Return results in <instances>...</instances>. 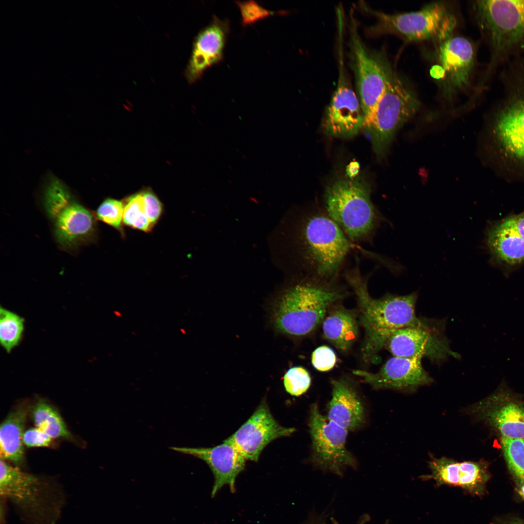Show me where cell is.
<instances>
[{
	"label": "cell",
	"mask_w": 524,
	"mask_h": 524,
	"mask_svg": "<svg viewBox=\"0 0 524 524\" xmlns=\"http://www.w3.org/2000/svg\"><path fill=\"white\" fill-rule=\"evenodd\" d=\"M501 96L486 115L482 132L484 160L508 182L524 181V57L499 70Z\"/></svg>",
	"instance_id": "6da1fadb"
},
{
	"label": "cell",
	"mask_w": 524,
	"mask_h": 524,
	"mask_svg": "<svg viewBox=\"0 0 524 524\" xmlns=\"http://www.w3.org/2000/svg\"><path fill=\"white\" fill-rule=\"evenodd\" d=\"M293 278L340 283L349 256L361 249L351 242L323 208L294 213L286 231Z\"/></svg>",
	"instance_id": "7a4b0ae2"
},
{
	"label": "cell",
	"mask_w": 524,
	"mask_h": 524,
	"mask_svg": "<svg viewBox=\"0 0 524 524\" xmlns=\"http://www.w3.org/2000/svg\"><path fill=\"white\" fill-rule=\"evenodd\" d=\"M355 260V265L344 271L343 278L359 303L360 324L364 332L362 357L366 361H373L393 331L422 325L426 319L420 318L416 314V293L403 295L388 293L378 298L372 297L367 288L368 277L360 272L358 256Z\"/></svg>",
	"instance_id": "3957f363"
},
{
	"label": "cell",
	"mask_w": 524,
	"mask_h": 524,
	"mask_svg": "<svg viewBox=\"0 0 524 524\" xmlns=\"http://www.w3.org/2000/svg\"><path fill=\"white\" fill-rule=\"evenodd\" d=\"M474 17L489 51V60L477 84L479 94L489 89L500 68L524 57V0H478Z\"/></svg>",
	"instance_id": "277c9868"
},
{
	"label": "cell",
	"mask_w": 524,
	"mask_h": 524,
	"mask_svg": "<svg viewBox=\"0 0 524 524\" xmlns=\"http://www.w3.org/2000/svg\"><path fill=\"white\" fill-rule=\"evenodd\" d=\"M347 295L341 283L292 279L278 296L272 321L276 330L294 336L306 335L325 318L328 309Z\"/></svg>",
	"instance_id": "5b68a950"
},
{
	"label": "cell",
	"mask_w": 524,
	"mask_h": 524,
	"mask_svg": "<svg viewBox=\"0 0 524 524\" xmlns=\"http://www.w3.org/2000/svg\"><path fill=\"white\" fill-rule=\"evenodd\" d=\"M1 498L9 501L24 524H57L66 494L55 482L0 459Z\"/></svg>",
	"instance_id": "8992f818"
},
{
	"label": "cell",
	"mask_w": 524,
	"mask_h": 524,
	"mask_svg": "<svg viewBox=\"0 0 524 524\" xmlns=\"http://www.w3.org/2000/svg\"><path fill=\"white\" fill-rule=\"evenodd\" d=\"M324 210L355 244L370 243L384 218L373 205L370 191L357 180L341 179L328 186Z\"/></svg>",
	"instance_id": "52a82bcc"
},
{
	"label": "cell",
	"mask_w": 524,
	"mask_h": 524,
	"mask_svg": "<svg viewBox=\"0 0 524 524\" xmlns=\"http://www.w3.org/2000/svg\"><path fill=\"white\" fill-rule=\"evenodd\" d=\"M361 5L377 20L366 29L368 36L393 34L408 41L439 43L452 36L457 25L455 15L442 2L430 3L417 11L395 14L374 10L365 4Z\"/></svg>",
	"instance_id": "ba28073f"
},
{
	"label": "cell",
	"mask_w": 524,
	"mask_h": 524,
	"mask_svg": "<svg viewBox=\"0 0 524 524\" xmlns=\"http://www.w3.org/2000/svg\"><path fill=\"white\" fill-rule=\"evenodd\" d=\"M44 209L59 247L69 252L96 243L98 229L94 212L76 200L61 184L46 190Z\"/></svg>",
	"instance_id": "9c48e42d"
},
{
	"label": "cell",
	"mask_w": 524,
	"mask_h": 524,
	"mask_svg": "<svg viewBox=\"0 0 524 524\" xmlns=\"http://www.w3.org/2000/svg\"><path fill=\"white\" fill-rule=\"evenodd\" d=\"M349 27V58L364 117L372 111L395 74L385 54L362 40L353 15Z\"/></svg>",
	"instance_id": "30bf717a"
},
{
	"label": "cell",
	"mask_w": 524,
	"mask_h": 524,
	"mask_svg": "<svg viewBox=\"0 0 524 524\" xmlns=\"http://www.w3.org/2000/svg\"><path fill=\"white\" fill-rule=\"evenodd\" d=\"M419 107L415 94L395 74L372 111L364 117L363 128L371 133L377 153L385 152L396 131Z\"/></svg>",
	"instance_id": "8fae6325"
},
{
	"label": "cell",
	"mask_w": 524,
	"mask_h": 524,
	"mask_svg": "<svg viewBox=\"0 0 524 524\" xmlns=\"http://www.w3.org/2000/svg\"><path fill=\"white\" fill-rule=\"evenodd\" d=\"M438 44L435 75L444 97L451 99L472 86L477 64L476 46L465 37L453 35Z\"/></svg>",
	"instance_id": "7c38bea8"
},
{
	"label": "cell",
	"mask_w": 524,
	"mask_h": 524,
	"mask_svg": "<svg viewBox=\"0 0 524 524\" xmlns=\"http://www.w3.org/2000/svg\"><path fill=\"white\" fill-rule=\"evenodd\" d=\"M309 423L315 466L338 475L345 467L356 468V461L345 446L346 429L323 415L316 403L311 406Z\"/></svg>",
	"instance_id": "4fadbf2b"
},
{
	"label": "cell",
	"mask_w": 524,
	"mask_h": 524,
	"mask_svg": "<svg viewBox=\"0 0 524 524\" xmlns=\"http://www.w3.org/2000/svg\"><path fill=\"white\" fill-rule=\"evenodd\" d=\"M441 323L426 319L422 325L395 330L384 346L394 357H426L435 362L443 361L450 356L458 358V355L451 349Z\"/></svg>",
	"instance_id": "5bb4252c"
},
{
	"label": "cell",
	"mask_w": 524,
	"mask_h": 524,
	"mask_svg": "<svg viewBox=\"0 0 524 524\" xmlns=\"http://www.w3.org/2000/svg\"><path fill=\"white\" fill-rule=\"evenodd\" d=\"M464 412L486 423L501 436L524 439V402L505 386L469 406Z\"/></svg>",
	"instance_id": "9a60e30c"
},
{
	"label": "cell",
	"mask_w": 524,
	"mask_h": 524,
	"mask_svg": "<svg viewBox=\"0 0 524 524\" xmlns=\"http://www.w3.org/2000/svg\"><path fill=\"white\" fill-rule=\"evenodd\" d=\"M340 58L338 83L326 110L324 128L331 136L345 138L363 128L364 115L344 71L342 56Z\"/></svg>",
	"instance_id": "2e32d148"
},
{
	"label": "cell",
	"mask_w": 524,
	"mask_h": 524,
	"mask_svg": "<svg viewBox=\"0 0 524 524\" xmlns=\"http://www.w3.org/2000/svg\"><path fill=\"white\" fill-rule=\"evenodd\" d=\"M428 467L430 473L421 476L422 480H432L435 485L458 487L473 495L481 496L490 478L488 465L485 461H458L442 457L429 455Z\"/></svg>",
	"instance_id": "e0dca14e"
},
{
	"label": "cell",
	"mask_w": 524,
	"mask_h": 524,
	"mask_svg": "<svg viewBox=\"0 0 524 524\" xmlns=\"http://www.w3.org/2000/svg\"><path fill=\"white\" fill-rule=\"evenodd\" d=\"M422 359L393 356L377 373L357 370H353V373L375 389H391L412 393L434 381L423 367Z\"/></svg>",
	"instance_id": "ac0fdd59"
},
{
	"label": "cell",
	"mask_w": 524,
	"mask_h": 524,
	"mask_svg": "<svg viewBox=\"0 0 524 524\" xmlns=\"http://www.w3.org/2000/svg\"><path fill=\"white\" fill-rule=\"evenodd\" d=\"M295 429L281 426L263 400L250 417L229 438L246 460L257 461L265 447L273 440L291 435Z\"/></svg>",
	"instance_id": "d6986e66"
},
{
	"label": "cell",
	"mask_w": 524,
	"mask_h": 524,
	"mask_svg": "<svg viewBox=\"0 0 524 524\" xmlns=\"http://www.w3.org/2000/svg\"><path fill=\"white\" fill-rule=\"evenodd\" d=\"M181 453L192 455L204 460L214 476L212 497L225 485L231 492L235 491V480L244 470L246 459L228 438L222 443L210 448L172 447Z\"/></svg>",
	"instance_id": "ffe728a7"
},
{
	"label": "cell",
	"mask_w": 524,
	"mask_h": 524,
	"mask_svg": "<svg viewBox=\"0 0 524 524\" xmlns=\"http://www.w3.org/2000/svg\"><path fill=\"white\" fill-rule=\"evenodd\" d=\"M229 29L228 21L214 16L210 25L198 34L187 70L190 82L198 79L207 68L222 60Z\"/></svg>",
	"instance_id": "44dd1931"
},
{
	"label": "cell",
	"mask_w": 524,
	"mask_h": 524,
	"mask_svg": "<svg viewBox=\"0 0 524 524\" xmlns=\"http://www.w3.org/2000/svg\"><path fill=\"white\" fill-rule=\"evenodd\" d=\"M332 398L327 418L348 430L361 427L365 422L363 403L353 386L346 380H333Z\"/></svg>",
	"instance_id": "7402d4cb"
},
{
	"label": "cell",
	"mask_w": 524,
	"mask_h": 524,
	"mask_svg": "<svg viewBox=\"0 0 524 524\" xmlns=\"http://www.w3.org/2000/svg\"><path fill=\"white\" fill-rule=\"evenodd\" d=\"M487 245L492 257L501 264L513 266L524 262V240L516 229L513 215L490 227Z\"/></svg>",
	"instance_id": "603a6c76"
},
{
	"label": "cell",
	"mask_w": 524,
	"mask_h": 524,
	"mask_svg": "<svg viewBox=\"0 0 524 524\" xmlns=\"http://www.w3.org/2000/svg\"><path fill=\"white\" fill-rule=\"evenodd\" d=\"M28 408L19 405L11 411L0 425V459L15 464L22 462L24 458L23 437L26 421Z\"/></svg>",
	"instance_id": "cb8c5ba5"
},
{
	"label": "cell",
	"mask_w": 524,
	"mask_h": 524,
	"mask_svg": "<svg viewBox=\"0 0 524 524\" xmlns=\"http://www.w3.org/2000/svg\"><path fill=\"white\" fill-rule=\"evenodd\" d=\"M323 322L325 337L337 348L347 350L356 340L359 328L353 312L338 308L332 311Z\"/></svg>",
	"instance_id": "d4e9b609"
},
{
	"label": "cell",
	"mask_w": 524,
	"mask_h": 524,
	"mask_svg": "<svg viewBox=\"0 0 524 524\" xmlns=\"http://www.w3.org/2000/svg\"><path fill=\"white\" fill-rule=\"evenodd\" d=\"M32 411L36 427L43 430L52 439L71 437L60 414L50 404L43 400H39L33 406Z\"/></svg>",
	"instance_id": "484cf974"
},
{
	"label": "cell",
	"mask_w": 524,
	"mask_h": 524,
	"mask_svg": "<svg viewBox=\"0 0 524 524\" xmlns=\"http://www.w3.org/2000/svg\"><path fill=\"white\" fill-rule=\"evenodd\" d=\"M24 330V319L1 306L0 309V342L7 353L21 342Z\"/></svg>",
	"instance_id": "4316f807"
},
{
	"label": "cell",
	"mask_w": 524,
	"mask_h": 524,
	"mask_svg": "<svg viewBox=\"0 0 524 524\" xmlns=\"http://www.w3.org/2000/svg\"><path fill=\"white\" fill-rule=\"evenodd\" d=\"M122 201L124 226L146 233L151 232L154 228L145 213L141 192L131 195Z\"/></svg>",
	"instance_id": "83f0119b"
},
{
	"label": "cell",
	"mask_w": 524,
	"mask_h": 524,
	"mask_svg": "<svg viewBox=\"0 0 524 524\" xmlns=\"http://www.w3.org/2000/svg\"><path fill=\"white\" fill-rule=\"evenodd\" d=\"M501 445L511 474L519 484L524 483V439L501 436Z\"/></svg>",
	"instance_id": "f1b7e54d"
},
{
	"label": "cell",
	"mask_w": 524,
	"mask_h": 524,
	"mask_svg": "<svg viewBox=\"0 0 524 524\" xmlns=\"http://www.w3.org/2000/svg\"><path fill=\"white\" fill-rule=\"evenodd\" d=\"M123 201L109 197L100 203L94 213L98 221L116 230L121 237L124 239L126 233L123 222Z\"/></svg>",
	"instance_id": "f546056e"
},
{
	"label": "cell",
	"mask_w": 524,
	"mask_h": 524,
	"mask_svg": "<svg viewBox=\"0 0 524 524\" xmlns=\"http://www.w3.org/2000/svg\"><path fill=\"white\" fill-rule=\"evenodd\" d=\"M311 383L309 373L300 366L290 368L283 377V384L286 392L293 396H298L305 393Z\"/></svg>",
	"instance_id": "4dcf8cb0"
},
{
	"label": "cell",
	"mask_w": 524,
	"mask_h": 524,
	"mask_svg": "<svg viewBox=\"0 0 524 524\" xmlns=\"http://www.w3.org/2000/svg\"><path fill=\"white\" fill-rule=\"evenodd\" d=\"M241 12L242 23L246 26L276 14L261 6L253 0L236 1Z\"/></svg>",
	"instance_id": "1f68e13d"
},
{
	"label": "cell",
	"mask_w": 524,
	"mask_h": 524,
	"mask_svg": "<svg viewBox=\"0 0 524 524\" xmlns=\"http://www.w3.org/2000/svg\"><path fill=\"white\" fill-rule=\"evenodd\" d=\"M141 193L145 213L154 228L163 215V204L152 191L147 189Z\"/></svg>",
	"instance_id": "d6a6232c"
},
{
	"label": "cell",
	"mask_w": 524,
	"mask_h": 524,
	"mask_svg": "<svg viewBox=\"0 0 524 524\" xmlns=\"http://www.w3.org/2000/svg\"><path fill=\"white\" fill-rule=\"evenodd\" d=\"M336 361L334 351L328 346H321L314 350L312 354L311 362L317 370L325 372L333 368Z\"/></svg>",
	"instance_id": "836d02e7"
},
{
	"label": "cell",
	"mask_w": 524,
	"mask_h": 524,
	"mask_svg": "<svg viewBox=\"0 0 524 524\" xmlns=\"http://www.w3.org/2000/svg\"><path fill=\"white\" fill-rule=\"evenodd\" d=\"M52 439L43 430L36 427L24 432L23 442L28 447H44L49 446Z\"/></svg>",
	"instance_id": "e575fe53"
},
{
	"label": "cell",
	"mask_w": 524,
	"mask_h": 524,
	"mask_svg": "<svg viewBox=\"0 0 524 524\" xmlns=\"http://www.w3.org/2000/svg\"><path fill=\"white\" fill-rule=\"evenodd\" d=\"M513 218L516 229L524 240V211L518 214L513 215Z\"/></svg>",
	"instance_id": "d590c367"
},
{
	"label": "cell",
	"mask_w": 524,
	"mask_h": 524,
	"mask_svg": "<svg viewBox=\"0 0 524 524\" xmlns=\"http://www.w3.org/2000/svg\"><path fill=\"white\" fill-rule=\"evenodd\" d=\"M324 522L322 516L313 515L310 517L304 524H323Z\"/></svg>",
	"instance_id": "8d00e7d4"
},
{
	"label": "cell",
	"mask_w": 524,
	"mask_h": 524,
	"mask_svg": "<svg viewBox=\"0 0 524 524\" xmlns=\"http://www.w3.org/2000/svg\"><path fill=\"white\" fill-rule=\"evenodd\" d=\"M369 516L368 515L364 514L360 517V519L358 521L357 524H367V523L370 520ZM331 521L332 524H339V523L334 518H331ZM323 524H327L325 522Z\"/></svg>",
	"instance_id": "74e56055"
},
{
	"label": "cell",
	"mask_w": 524,
	"mask_h": 524,
	"mask_svg": "<svg viewBox=\"0 0 524 524\" xmlns=\"http://www.w3.org/2000/svg\"><path fill=\"white\" fill-rule=\"evenodd\" d=\"M517 491L519 495L524 500V483L519 484Z\"/></svg>",
	"instance_id": "f35d334b"
},
{
	"label": "cell",
	"mask_w": 524,
	"mask_h": 524,
	"mask_svg": "<svg viewBox=\"0 0 524 524\" xmlns=\"http://www.w3.org/2000/svg\"><path fill=\"white\" fill-rule=\"evenodd\" d=\"M503 524H524V522L518 520H513L505 522Z\"/></svg>",
	"instance_id": "ab89813d"
}]
</instances>
